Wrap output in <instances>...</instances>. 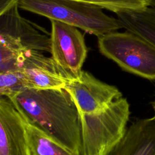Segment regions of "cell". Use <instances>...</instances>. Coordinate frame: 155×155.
Segmentation results:
<instances>
[{"label":"cell","instance_id":"obj_1","mask_svg":"<svg viewBox=\"0 0 155 155\" xmlns=\"http://www.w3.org/2000/svg\"><path fill=\"white\" fill-rule=\"evenodd\" d=\"M27 124L76 155H82L79 111L65 88H26L10 100Z\"/></svg>","mask_w":155,"mask_h":155},{"label":"cell","instance_id":"obj_2","mask_svg":"<svg viewBox=\"0 0 155 155\" xmlns=\"http://www.w3.org/2000/svg\"><path fill=\"white\" fill-rule=\"evenodd\" d=\"M19 7L50 20L76 27L97 37L122 28L117 19L94 4L73 0H19Z\"/></svg>","mask_w":155,"mask_h":155},{"label":"cell","instance_id":"obj_3","mask_svg":"<svg viewBox=\"0 0 155 155\" xmlns=\"http://www.w3.org/2000/svg\"><path fill=\"white\" fill-rule=\"evenodd\" d=\"M79 114L82 155H107L125 134L130 104L122 97L99 113Z\"/></svg>","mask_w":155,"mask_h":155},{"label":"cell","instance_id":"obj_4","mask_svg":"<svg viewBox=\"0 0 155 155\" xmlns=\"http://www.w3.org/2000/svg\"><path fill=\"white\" fill-rule=\"evenodd\" d=\"M99 51L124 70L150 80H155V45L141 36L125 31L100 36Z\"/></svg>","mask_w":155,"mask_h":155},{"label":"cell","instance_id":"obj_5","mask_svg":"<svg viewBox=\"0 0 155 155\" xmlns=\"http://www.w3.org/2000/svg\"><path fill=\"white\" fill-rule=\"evenodd\" d=\"M18 2L0 15V45L20 51H51L50 33L22 17Z\"/></svg>","mask_w":155,"mask_h":155},{"label":"cell","instance_id":"obj_6","mask_svg":"<svg viewBox=\"0 0 155 155\" xmlns=\"http://www.w3.org/2000/svg\"><path fill=\"white\" fill-rule=\"evenodd\" d=\"M50 21L51 57L72 79L76 78L87 56L84 36L76 27L59 21Z\"/></svg>","mask_w":155,"mask_h":155},{"label":"cell","instance_id":"obj_7","mask_svg":"<svg viewBox=\"0 0 155 155\" xmlns=\"http://www.w3.org/2000/svg\"><path fill=\"white\" fill-rule=\"evenodd\" d=\"M64 88L73 97L79 113L87 114L99 113L122 97L116 87L100 81L84 70L70 80Z\"/></svg>","mask_w":155,"mask_h":155},{"label":"cell","instance_id":"obj_8","mask_svg":"<svg viewBox=\"0 0 155 155\" xmlns=\"http://www.w3.org/2000/svg\"><path fill=\"white\" fill-rule=\"evenodd\" d=\"M19 71L27 88H64L72 79L51 56L34 50L25 53Z\"/></svg>","mask_w":155,"mask_h":155},{"label":"cell","instance_id":"obj_9","mask_svg":"<svg viewBox=\"0 0 155 155\" xmlns=\"http://www.w3.org/2000/svg\"><path fill=\"white\" fill-rule=\"evenodd\" d=\"M0 155H31L25 122L7 98L0 96Z\"/></svg>","mask_w":155,"mask_h":155},{"label":"cell","instance_id":"obj_10","mask_svg":"<svg viewBox=\"0 0 155 155\" xmlns=\"http://www.w3.org/2000/svg\"><path fill=\"white\" fill-rule=\"evenodd\" d=\"M107 155H155V116L133 123Z\"/></svg>","mask_w":155,"mask_h":155},{"label":"cell","instance_id":"obj_11","mask_svg":"<svg viewBox=\"0 0 155 155\" xmlns=\"http://www.w3.org/2000/svg\"><path fill=\"white\" fill-rule=\"evenodd\" d=\"M116 14L122 28L155 45V7L147 6L140 9L122 10Z\"/></svg>","mask_w":155,"mask_h":155},{"label":"cell","instance_id":"obj_12","mask_svg":"<svg viewBox=\"0 0 155 155\" xmlns=\"http://www.w3.org/2000/svg\"><path fill=\"white\" fill-rule=\"evenodd\" d=\"M25 126L31 155H76L38 128Z\"/></svg>","mask_w":155,"mask_h":155},{"label":"cell","instance_id":"obj_13","mask_svg":"<svg viewBox=\"0 0 155 155\" xmlns=\"http://www.w3.org/2000/svg\"><path fill=\"white\" fill-rule=\"evenodd\" d=\"M26 88L19 71L0 73V96L11 100Z\"/></svg>","mask_w":155,"mask_h":155},{"label":"cell","instance_id":"obj_14","mask_svg":"<svg viewBox=\"0 0 155 155\" xmlns=\"http://www.w3.org/2000/svg\"><path fill=\"white\" fill-rule=\"evenodd\" d=\"M26 52L0 45V73L19 71Z\"/></svg>","mask_w":155,"mask_h":155},{"label":"cell","instance_id":"obj_15","mask_svg":"<svg viewBox=\"0 0 155 155\" xmlns=\"http://www.w3.org/2000/svg\"><path fill=\"white\" fill-rule=\"evenodd\" d=\"M91 4L114 12L127 10H137L147 7L144 3L134 0H73Z\"/></svg>","mask_w":155,"mask_h":155},{"label":"cell","instance_id":"obj_16","mask_svg":"<svg viewBox=\"0 0 155 155\" xmlns=\"http://www.w3.org/2000/svg\"><path fill=\"white\" fill-rule=\"evenodd\" d=\"M19 0H0V15L7 11L16 3L18 2Z\"/></svg>","mask_w":155,"mask_h":155},{"label":"cell","instance_id":"obj_17","mask_svg":"<svg viewBox=\"0 0 155 155\" xmlns=\"http://www.w3.org/2000/svg\"><path fill=\"white\" fill-rule=\"evenodd\" d=\"M134 1H139V2H140L144 3L147 5L150 6V0H134Z\"/></svg>","mask_w":155,"mask_h":155},{"label":"cell","instance_id":"obj_18","mask_svg":"<svg viewBox=\"0 0 155 155\" xmlns=\"http://www.w3.org/2000/svg\"><path fill=\"white\" fill-rule=\"evenodd\" d=\"M150 6L155 7V0H150Z\"/></svg>","mask_w":155,"mask_h":155},{"label":"cell","instance_id":"obj_19","mask_svg":"<svg viewBox=\"0 0 155 155\" xmlns=\"http://www.w3.org/2000/svg\"><path fill=\"white\" fill-rule=\"evenodd\" d=\"M152 105H153V109H154V116H155V99H154V101L152 103Z\"/></svg>","mask_w":155,"mask_h":155}]
</instances>
